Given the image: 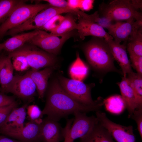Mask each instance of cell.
<instances>
[{
    "label": "cell",
    "mask_w": 142,
    "mask_h": 142,
    "mask_svg": "<svg viewBox=\"0 0 142 142\" xmlns=\"http://www.w3.org/2000/svg\"><path fill=\"white\" fill-rule=\"evenodd\" d=\"M68 142H74V141H69Z\"/></svg>",
    "instance_id": "ab89813d"
},
{
    "label": "cell",
    "mask_w": 142,
    "mask_h": 142,
    "mask_svg": "<svg viewBox=\"0 0 142 142\" xmlns=\"http://www.w3.org/2000/svg\"><path fill=\"white\" fill-rule=\"evenodd\" d=\"M77 16L78 21L77 30L78 34L82 40L84 39L85 37L90 36L103 38L106 39H113V37L101 26Z\"/></svg>",
    "instance_id": "5bb4252c"
},
{
    "label": "cell",
    "mask_w": 142,
    "mask_h": 142,
    "mask_svg": "<svg viewBox=\"0 0 142 142\" xmlns=\"http://www.w3.org/2000/svg\"><path fill=\"white\" fill-rule=\"evenodd\" d=\"M26 1L0 0V25L8 18L19 5Z\"/></svg>",
    "instance_id": "d4e9b609"
},
{
    "label": "cell",
    "mask_w": 142,
    "mask_h": 142,
    "mask_svg": "<svg viewBox=\"0 0 142 142\" xmlns=\"http://www.w3.org/2000/svg\"><path fill=\"white\" fill-rule=\"evenodd\" d=\"M1 51H0V53H1ZM1 55L0 54V58L1 57V55Z\"/></svg>",
    "instance_id": "60d3db41"
},
{
    "label": "cell",
    "mask_w": 142,
    "mask_h": 142,
    "mask_svg": "<svg viewBox=\"0 0 142 142\" xmlns=\"http://www.w3.org/2000/svg\"><path fill=\"white\" fill-rule=\"evenodd\" d=\"M88 72V68L80 59L78 53L76 59L72 64L69 69V74L72 79L81 81L85 78Z\"/></svg>",
    "instance_id": "603a6c76"
},
{
    "label": "cell",
    "mask_w": 142,
    "mask_h": 142,
    "mask_svg": "<svg viewBox=\"0 0 142 142\" xmlns=\"http://www.w3.org/2000/svg\"><path fill=\"white\" fill-rule=\"evenodd\" d=\"M8 56L11 59L17 56L23 57L29 66L33 70L59 64L56 55L27 42L14 51L8 53Z\"/></svg>",
    "instance_id": "277c9868"
},
{
    "label": "cell",
    "mask_w": 142,
    "mask_h": 142,
    "mask_svg": "<svg viewBox=\"0 0 142 142\" xmlns=\"http://www.w3.org/2000/svg\"><path fill=\"white\" fill-rule=\"evenodd\" d=\"M28 118L29 121L42 123L43 115L42 111L37 105L32 104L28 106L27 108Z\"/></svg>",
    "instance_id": "83f0119b"
},
{
    "label": "cell",
    "mask_w": 142,
    "mask_h": 142,
    "mask_svg": "<svg viewBox=\"0 0 142 142\" xmlns=\"http://www.w3.org/2000/svg\"><path fill=\"white\" fill-rule=\"evenodd\" d=\"M59 65L45 68L40 71L32 70L26 73L34 83L39 98L42 99L45 96L48 84V80L54 71L59 69Z\"/></svg>",
    "instance_id": "2e32d148"
},
{
    "label": "cell",
    "mask_w": 142,
    "mask_h": 142,
    "mask_svg": "<svg viewBox=\"0 0 142 142\" xmlns=\"http://www.w3.org/2000/svg\"><path fill=\"white\" fill-rule=\"evenodd\" d=\"M114 59L120 67L123 76L133 72L130 62L126 51V42L122 44L116 42L113 39H106Z\"/></svg>",
    "instance_id": "9a60e30c"
},
{
    "label": "cell",
    "mask_w": 142,
    "mask_h": 142,
    "mask_svg": "<svg viewBox=\"0 0 142 142\" xmlns=\"http://www.w3.org/2000/svg\"><path fill=\"white\" fill-rule=\"evenodd\" d=\"M7 57V56H4L2 55L0 58V73L1 69L6 60Z\"/></svg>",
    "instance_id": "f35d334b"
},
{
    "label": "cell",
    "mask_w": 142,
    "mask_h": 142,
    "mask_svg": "<svg viewBox=\"0 0 142 142\" xmlns=\"http://www.w3.org/2000/svg\"><path fill=\"white\" fill-rule=\"evenodd\" d=\"M42 122L29 121L25 124L23 128L20 129L1 126L0 127V134L16 139L22 142L40 141Z\"/></svg>",
    "instance_id": "30bf717a"
},
{
    "label": "cell",
    "mask_w": 142,
    "mask_h": 142,
    "mask_svg": "<svg viewBox=\"0 0 142 142\" xmlns=\"http://www.w3.org/2000/svg\"><path fill=\"white\" fill-rule=\"evenodd\" d=\"M29 103L28 102L21 107L14 109L0 127L6 126L15 129L23 128L26 115V110Z\"/></svg>",
    "instance_id": "d6986e66"
},
{
    "label": "cell",
    "mask_w": 142,
    "mask_h": 142,
    "mask_svg": "<svg viewBox=\"0 0 142 142\" xmlns=\"http://www.w3.org/2000/svg\"><path fill=\"white\" fill-rule=\"evenodd\" d=\"M126 77L133 89L135 97L136 108H142V75L133 71Z\"/></svg>",
    "instance_id": "44dd1931"
},
{
    "label": "cell",
    "mask_w": 142,
    "mask_h": 142,
    "mask_svg": "<svg viewBox=\"0 0 142 142\" xmlns=\"http://www.w3.org/2000/svg\"><path fill=\"white\" fill-rule=\"evenodd\" d=\"M45 96V103L42 111V114L57 121L76 111H96L103 105L100 102L96 105H88L78 102L64 90L56 76L51 79L48 83Z\"/></svg>",
    "instance_id": "6da1fadb"
},
{
    "label": "cell",
    "mask_w": 142,
    "mask_h": 142,
    "mask_svg": "<svg viewBox=\"0 0 142 142\" xmlns=\"http://www.w3.org/2000/svg\"><path fill=\"white\" fill-rule=\"evenodd\" d=\"M12 58L13 60L12 64L13 68L17 70L23 71L29 66L26 59L22 57L17 56Z\"/></svg>",
    "instance_id": "4dcf8cb0"
},
{
    "label": "cell",
    "mask_w": 142,
    "mask_h": 142,
    "mask_svg": "<svg viewBox=\"0 0 142 142\" xmlns=\"http://www.w3.org/2000/svg\"><path fill=\"white\" fill-rule=\"evenodd\" d=\"M36 87L27 73L14 76L10 83L1 92L11 93L18 98L31 102L36 94Z\"/></svg>",
    "instance_id": "ba28073f"
},
{
    "label": "cell",
    "mask_w": 142,
    "mask_h": 142,
    "mask_svg": "<svg viewBox=\"0 0 142 142\" xmlns=\"http://www.w3.org/2000/svg\"><path fill=\"white\" fill-rule=\"evenodd\" d=\"M74 34L73 31L62 34H54L38 29L37 34L27 42L48 53L57 55L60 52L65 42L73 37Z\"/></svg>",
    "instance_id": "52a82bcc"
},
{
    "label": "cell",
    "mask_w": 142,
    "mask_h": 142,
    "mask_svg": "<svg viewBox=\"0 0 142 142\" xmlns=\"http://www.w3.org/2000/svg\"><path fill=\"white\" fill-rule=\"evenodd\" d=\"M25 2L17 6L0 25V40L9 30L20 25L40 11L50 6L48 3L27 4Z\"/></svg>",
    "instance_id": "5b68a950"
},
{
    "label": "cell",
    "mask_w": 142,
    "mask_h": 142,
    "mask_svg": "<svg viewBox=\"0 0 142 142\" xmlns=\"http://www.w3.org/2000/svg\"><path fill=\"white\" fill-rule=\"evenodd\" d=\"M94 1L93 0H80L79 8L82 11H88L93 8Z\"/></svg>",
    "instance_id": "d590c367"
},
{
    "label": "cell",
    "mask_w": 142,
    "mask_h": 142,
    "mask_svg": "<svg viewBox=\"0 0 142 142\" xmlns=\"http://www.w3.org/2000/svg\"><path fill=\"white\" fill-rule=\"evenodd\" d=\"M64 128L58 121L47 117L43 120L40 134L41 142H60L64 140Z\"/></svg>",
    "instance_id": "4fadbf2b"
},
{
    "label": "cell",
    "mask_w": 142,
    "mask_h": 142,
    "mask_svg": "<svg viewBox=\"0 0 142 142\" xmlns=\"http://www.w3.org/2000/svg\"><path fill=\"white\" fill-rule=\"evenodd\" d=\"M96 112L99 124L107 129L117 142H136L133 127L123 126L109 119L106 114L99 110Z\"/></svg>",
    "instance_id": "9c48e42d"
},
{
    "label": "cell",
    "mask_w": 142,
    "mask_h": 142,
    "mask_svg": "<svg viewBox=\"0 0 142 142\" xmlns=\"http://www.w3.org/2000/svg\"><path fill=\"white\" fill-rule=\"evenodd\" d=\"M130 118L136 122L138 131L142 139V108L136 109Z\"/></svg>",
    "instance_id": "1f68e13d"
},
{
    "label": "cell",
    "mask_w": 142,
    "mask_h": 142,
    "mask_svg": "<svg viewBox=\"0 0 142 142\" xmlns=\"http://www.w3.org/2000/svg\"><path fill=\"white\" fill-rule=\"evenodd\" d=\"M73 14L71 13L67 14L59 26L50 33L62 34L77 29V23L76 22Z\"/></svg>",
    "instance_id": "484cf974"
},
{
    "label": "cell",
    "mask_w": 142,
    "mask_h": 142,
    "mask_svg": "<svg viewBox=\"0 0 142 142\" xmlns=\"http://www.w3.org/2000/svg\"><path fill=\"white\" fill-rule=\"evenodd\" d=\"M64 18V16L60 15H56L48 21L40 30L43 29L52 32L60 24Z\"/></svg>",
    "instance_id": "f1b7e54d"
},
{
    "label": "cell",
    "mask_w": 142,
    "mask_h": 142,
    "mask_svg": "<svg viewBox=\"0 0 142 142\" xmlns=\"http://www.w3.org/2000/svg\"><path fill=\"white\" fill-rule=\"evenodd\" d=\"M18 103L15 101L11 104L0 108V126L5 121L11 111L17 107Z\"/></svg>",
    "instance_id": "f546056e"
},
{
    "label": "cell",
    "mask_w": 142,
    "mask_h": 142,
    "mask_svg": "<svg viewBox=\"0 0 142 142\" xmlns=\"http://www.w3.org/2000/svg\"><path fill=\"white\" fill-rule=\"evenodd\" d=\"M104 102L107 109L114 113H120L125 108L121 96L119 95L111 96L104 100Z\"/></svg>",
    "instance_id": "4316f807"
},
{
    "label": "cell",
    "mask_w": 142,
    "mask_h": 142,
    "mask_svg": "<svg viewBox=\"0 0 142 142\" xmlns=\"http://www.w3.org/2000/svg\"><path fill=\"white\" fill-rule=\"evenodd\" d=\"M87 60L94 71L106 73L114 72L123 75L114 64V59L106 39L93 37L81 47Z\"/></svg>",
    "instance_id": "7a4b0ae2"
},
{
    "label": "cell",
    "mask_w": 142,
    "mask_h": 142,
    "mask_svg": "<svg viewBox=\"0 0 142 142\" xmlns=\"http://www.w3.org/2000/svg\"><path fill=\"white\" fill-rule=\"evenodd\" d=\"M142 1L114 0L99 6L100 17L109 22L126 21L131 19L142 21Z\"/></svg>",
    "instance_id": "3957f363"
},
{
    "label": "cell",
    "mask_w": 142,
    "mask_h": 142,
    "mask_svg": "<svg viewBox=\"0 0 142 142\" xmlns=\"http://www.w3.org/2000/svg\"><path fill=\"white\" fill-rule=\"evenodd\" d=\"M133 67L138 74L142 75V56H130Z\"/></svg>",
    "instance_id": "d6a6232c"
},
{
    "label": "cell",
    "mask_w": 142,
    "mask_h": 142,
    "mask_svg": "<svg viewBox=\"0 0 142 142\" xmlns=\"http://www.w3.org/2000/svg\"><path fill=\"white\" fill-rule=\"evenodd\" d=\"M119 86L121 97L128 113L129 118H130L136 109L135 99L129 81L126 77L123 76L121 80L117 83Z\"/></svg>",
    "instance_id": "e0dca14e"
},
{
    "label": "cell",
    "mask_w": 142,
    "mask_h": 142,
    "mask_svg": "<svg viewBox=\"0 0 142 142\" xmlns=\"http://www.w3.org/2000/svg\"><path fill=\"white\" fill-rule=\"evenodd\" d=\"M86 113L80 111H76L73 113V123L68 131L70 140L74 141L77 139L83 137L98 123L96 116H88Z\"/></svg>",
    "instance_id": "8fae6325"
},
{
    "label": "cell",
    "mask_w": 142,
    "mask_h": 142,
    "mask_svg": "<svg viewBox=\"0 0 142 142\" xmlns=\"http://www.w3.org/2000/svg\"><path fill=\"white\" fill-rule=\"evenodd\" d=\"M14 68L11 58L8 55L0 73V84L2 92L12 80Z\"/></svg>",
    "instance_id": "cb8c5ba5"
},
{
    "label": "cell",
    "mask_w": 142,
    "mask_h": 142,
    "mask_svg": "<svg viewBox=\"0 0 142 142\" xmlns=\"http://www.w3.org/2000/svg\"><path fill=\"white\" fill-rule=\"evenodd\" d=\"M142 28V21L131 19L118 21L110 24L107 28L108 33L116 42H126L134 33Z\"/></svg>",
    "instance_id": "7c38bea8"
},
{
    "label": "cell",
    "mask_w": 142,
    "mask_h": 142,
    "mask_svg": "<svg viewBox=\"0 0 142 142\" xmlns=\"http://www.w3.org/2000/svg\"><path fill=\"white\" fill-rule=\"evenodd\" d=\"M126 48L130 56H142V28L128 39Z\"/></svg>",
    "instance_id": "7402d4cb"
},
{
    "label": "cell",
    "mask_w": 142,
    "mask_h": 142,
    "mask_svg": "<svg viewBox=\"0 0 142 142\" xmlns=\"http://www.w3.org/2000/svg\"><path fill=\"white\" fill-rule=\"evenodd\" d=\"M67 2L70 9L75 12L77 13L79 8L80 0H68Z\"/></svg>",
    "instance_id": "8d00e7d4"
},
{
    "label": "cell",
    "mask_w": 142,
    "mask_h": 142,
    "mask_svg": "<svg viewBox=\"0 0 142 142\" xmlns=\"http://www.w3.org/2000/svg\"><path fill=\"white\" fill-rule=\"evenodd\" d=\"M0 142H22L18 140L11 139L4 136L0 135Z\"/></svg>",
    "instance_id": "74e56055"
},
{
    "label": "cell",
    "mask_w": 142,
    "mask_h": 142,
    "mask_svg": "<svg viewBox=\"0 0 142 142\" xmlns=\"http://www.w3.org/2000/svg\"><path fill=\"white\" fill-rule=\"evenodd\" d=\"M79 142H115L110 133L98 123Z\"/></svg>",
    "instance_id": "ffe728a7"
},
{
    "label": "cell",
    "mask_w": 142,
    "mask_h": 142,
    "mask_svg": "<svg viewBox=\"0 0 142 142\" xmlns=\"http://www.w3.org/2000/svg\"><path fill=\"white\" fill-rule=\"evenodd\" d=\"M38 29L16 34L0 43V51L2 50L8 53L20 48L37 34Z\"/></svg>",
    "instance_id": "ac0fdd59"
},
{
    "label": "cell",
    "mask_w": 142,
    "mask_h": 142,
    "mask_svg": "<svg viewBox=\"0 0 142 142\" xmlns=\"http://www.w3.org/2000/svg\"><path fill=\"white\" fill-rule=\"evenodd\" d=\"M15 98L0 93V108L11 104L15 102Z\"/></svg>",
    "instance_id": "e575fe53"
},
{
    "label": "cell",
    "mask_w": 142,
    "mask_h": 142,
    "mask_svg": "<svg viewBox=\"0 0 142 142\" xmlns=\"http://www.w3.org/2000/svg\"><path fill=\"white\" fill-rule=\"evenodd\" d=\"M56 76L64 90L78 102L88 105H96L101 102L99 100L94 101L92 97L91 90L94 83L86 84L81 81L68 78L60 72L57 73Z\"/></svg>",
    "instance_id": "8992f818"
},
{
    "label": "cell",
    "mask_w": 142,
    "mask_h": 142,
    "mask_svg": "<svg viewBox=\"0 0 142 142\" xmlns=\"http://www.w3.org/2000/svg\"><path fill=\"white\" fill-rule=\"evenodd\" d=\"M43 1L47 2L51 6L72 10L69 7L67 1L65 0H44Z\"/></svg>",
    "instance_id": "836d02e7"
}]
</instances>
